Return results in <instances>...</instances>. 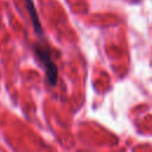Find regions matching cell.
Returning a JSON list of instances; mask_svg holds the SVG:
<instances>
[{"mask_svg": "<svg viewBox=\"0 0 152 152\" xmlns=\"http://www.w3.org/2000/svg\"><path fill=\"white\" fill-rule=\"evenodd\" d=\"M33 50L45 68V75H46L49 83L51 86H55L57 83V78H58V69H57L55 62L52 61L50 49L46 48L44 44H36L33 46Z\"/></svg>", "mask_w": 152, "mask_h": 152, "instance_id": "6da1fadb", "label": "cell"}, {"mask_svg": "<svg viewBox=\"0 0 152 152\" xmlns=\"http://www.w3.org/2000/svg\"><path fill=\"white\" fill-rule=\"evenodd\" d=\"M25 4H26V8H27V12L30 14V18H31V21H32V25H33V28H34L36 33L42 34L43 33V27H42V24L39 21L38 13L36 11V6H34L33 1L32 0H25Z\"/></svg>", "mask_w": 152, "mask_h": 152, "instance_id": "7a4b0ae2", "label": "cell"}]
</instances>
